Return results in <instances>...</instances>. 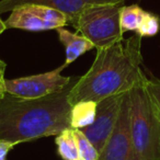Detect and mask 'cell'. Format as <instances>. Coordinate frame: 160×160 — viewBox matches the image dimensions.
I'll return each mask as SVG.
<instances>
[{
  "label": "cell",
  "mask_w": 160,
  "mask_h": 160,
  "mask_svg": "<svg viewBox=\"0 0 160 160\" xmlns=\"http://www.w3.org/2000/svg\"><path fill=\"white\" fill-rule=\"evenodd\" d=\"M127 93V92H126ZM108 97L98 102L97 115L90 126L80 129L94 145L99 152L103 150L116 125L125 94Z\"/></svg>",
  "instance_id": "cell-7"
},
{
  "label": "cell",
  "mask_w": 160,
  "mask_h": 160,
  "mask_svg": "<svg viewBox=\"0 0 160 160\" xmlns=\"http://www.w3.org/2000/svg\"><path fill=\"white\" fill-rule=\"evenodd\" d=\"M121 5H94L86 8L78 18L76 29L97 49L122 40L120 25Z\"/></svg>",
  "instance_id": "cell-4"
},
{
  "label": "cell",
  "mask_w": 160,
  "mask_h": 160,
  "mask_svg": "<svg viewBox=\"0 0 160 160\" xmlns=\"http://www.w3.org/2000/svg\"><path fill=\"white\" fill-rule=\"evenodd\" d=\"M66 24H68V21L62 12L46 6L34 3H25L16 7L6 20L8 29L31 32L57 30Z\"/></svg>",
  "instance_id": "cell-6"
},
{
  "label": "cell",
  "mask_w": 160,
  "mask_h": 160,
  "mask_svg": "<svg viewBox=\"0 0 160 160\" xmlns=\"http://www.w3.org/2000/svg\"><path fill=\"white\" fill-rule=\"evenodd\" d=\"M79 77L62 91L38 99L6 94L0 99V140L14 144L58 135L70 128L68 94Z\"/></svg>",
  "instance_id": "cell-2"
},
{
  "label": "cell",
  "mask_w": 160,
  "mask_h": 160,
  "mask_svg": "<svg viewBox=\"0 0 160 160\" xmlns=\"http://www.w3.org/2000/svg\"><path fill=\"white\" fill-rule=\"evenodd\" d=\"M17 144L7 140H0V160H7V156Z\"/></svg>",
  "instance_id": "cell-18"
},
{
  "label": "cell",
  "mask_w": 160,
  "mask_h": 160,
  "mask_svg": "<svg viewBox=\"0 0 160 160\" xmlns=\"http://www.w3.org/2000/svg\"><path fill=\"white\" fill-rule=\"evenodd\" d=\"M146 79L129 91L134 160H160V116L145 87Z\"/></svg>",
  "instance_id": "cell-3"
},
{
  "label": "cell",
  "mask_w": 160,
  "mask_h": 160,
  "mask_svg": "<svg viewBox=\"0 0 160 160\" xmlns=\"http://www.w3.org/2000/svg\"><path fill=\"white\" fill-rule=\"evenodd\" d=\"M73 134L77 142L80 160H99L100 152L90 142L89 138L80 129H73Z\"/></svg>",
  "instance_id": "cell-14"
},
{
  "label": "cell",
  "mask_w": 160,
  "mask_h": 160,
  "mask_svg": "<svg viewBox=\"0 0 160 160\" xmlns=\"http://www.w3.org/2000/svg\"><path fill=\"white\" fill-rule=\"evenodd\" d=\"M142 62V38L138 34L97 49L92 66L71 88L69 103L72 107L83 100L100 102L129 92L146 78Z\"/></svg>",
  "instance_id": "cell-1"
},
{
  "label": "cell",
  "mask_w": 160,
  "mask_h": 160,
  "mask_svg": "<svg viewBox=\"0 0 160 160\" xmlns=\"http://www.w3.org/2000/svg\"><path fill=\"white\" fill-rule=\"evenodd\" d=\"M145 87L160 116V80L147 78L145 81Z\"/></svg>",
  "instance_id": "cell-16"
},
{
  "label": "cell",
  "mask_w": 160,
  "mask_h": 160,
  "mask_svg": "<svg viewBox=\"0 0 160 160\" xmlns=\"http://www.w3.org/2000/svg\"><path fill=\"white\" fill-rule=\"evenodd\" d=\"M145 11L138 5L123 6L120 11V25L123 33L125 32H136L142 24L145 17Z\"/></svg>",
  "instance_id": "cell-13"
},
{
  "label": "cell",
  "mask_w": 160,
  "mask_h": 160,
  "mask_svg": "<svg viewBox=\"0 0 160 160\" xmlns=\"http://www.w3.org/2000/svg\"><path fill=\"white\" fill-rule=\"evenodd\" d=\"M6 62L2 59H0V99L7 94V88H6V81L7 79L5 78V71H6Z\"/></svg>",
  "instance_id": "cell-17"
},
{
  "label": "cell",
  "mask_w": 160,
  "mask_h": 160,
  "mask_svg": "<svg viewBox=\"0 0 160 160\" xmlns=\"http://www.w3.org/2000/svg\"><path fill=\"white\" fill-rule=\"evenodd\" d=\"M8 28H7V25H6V22H3V21L1 20V18H0V34H2Z\"/></svg>",
  "instance_id": "cell-19"
},
{
  "label": "cell",
  "mask_w": 160,
  "mask_h": 160,
  "mask_svg": "<svg viewBox=\"0 0 160 160\" xmlns=\"http://www.w3.org/2000/svg\"><path fill=\"white\" fill-rule=\"evenodd\" d=\"M65 67L27 77L8 79L7 93L21 99H38L62 91L71 83L75 77H65L60 71Z\"/></svg>",
  "instance_id": "cell-5"
},
{
  "label": "cell",
  "mask_w": 160,
  "mask_h": 160,
  "mask_svg": "<svg viewBox=\"0 0 160 160\" xmlns=\"http://www.w3.org/2000/svg\"><path fill=\"white\" fill-rule=\"evenodd\" d=\"M160 30V18L155 13L147 12L142 21V24L136 31V34L140 38H151L158 34Z\"/></svg>",
  "instance_id": "cell-15"
},
{
  "label": "cell",
  "mask_w": 160,
  "mask_h": 160,
  "mask_svg": "<svg viewBox=\"0 0 160 160\" xmlns=\"http://www.w3.org/2000/svg\"><path fill=\"white\" fill-rule=\"evenodd\" d=\"M98 109V102L83 100L75 103L70 110V128L82 129L94 122Z\"/></svg>",
  "instance_id": "cell-11"
},
{
  "label": "cell",
  "mask_w": 160,
  "mask_h": 160,
  "mask_svg": "<svg viewBox=\"0 0 160 160\" xmlns=\"http://www.w3.org/2000/svg\"><path fill=\"white\" fill-rule=\"evenodd\" d=\"M125 0H1L0 13L12 11L16 7L25 3L46 6L62 12L68 23L76 27L80 13L90 6L94 5H122Z\"/></svg>",
  "instance_id": "cell-9"
},
{
  "label": "cell",
  "mask_w": 160,
  "mask_h": 160,
  "mask_svg": "<svg viewBox=\"0 0 160 160\" xmlns=\"http://www.w3.org/2000/svg\"><path fill=\"white\" fill-rule=\"evenodd\" d=\"M57 152L62 160H80L77 142L72 128H67L56 135Z\"/></svg>",
  "instance_id": "cell-12"
},
{
  "label": "cell",
  "mask_w": 160,
  "mask_h": 160,
  "mask_svg": "<svg viewBox=\"0 0 160 160\" xmlns=\"http://www.w3.org/2000/svg\"><path fill=\"white\" fill-rule=\"evenodd\" d=\"M56 31H57L59 41L64 44L65 52H66V60L62 65L64 67L70 65L78 57L83 55L86 52L94 48V45L81 34L72 33L65 28H59Z\"/></svg>",
  "instance_id": "cell-10"
},
{
  "label": "cell",
  "mask_w": 160,
  "mask_h": 160,
  "mask_svg": "<svg viewBox=\"0 0 160 160\" xmlns=\"http://www.w3.org/2000/svg\"><path fill=\"white\" fill-rule=\"evenodd\" d=\"M99 160H134L131 137V114H129V92L123 99L116 125L100 152Z\"/></svg>",
  "instance_id": "cell-8"
}]
</instances>
